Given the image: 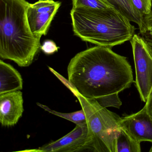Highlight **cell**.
<instances>
[{
  "instance_id": "1",
  "label": "cell",
  "mask_w": 152,
  "mask_h": 152,
  "mask_svg": "<svg viewBox=\"0 0 152 152\" xmlns=\"http://www.w3.org/2000/svg\"><path fill=\"white\" fill-rule=\"evenodd\" d=\"M49 68L70 90L88 99L120 93L135 83L127 58L103 46L87 49L72 58L67 66L68 80Z\"/></svg>"
},
{
  "instance_id": "2",
  "label": "cell",
  "mask_w": 152,
  "mask_h": 152,
  "mask_svg": "<svg viewBox=\"0 0 152 152\" xmlns=\"http://www.w3.org/2000/svg\"><path fill=\"white\" fill-rule=\"evenodd\" d=\"M26 0H0V57L21 67L31 64L41 49V37L30 29Z\"/></svg>"
},
{
  "instance_id": "3",
  "label": "cell",
  "mask_w": 152,
  "mask_h": 152,
  "mask_svg": "<svg viewBox=\"0 0 152 152\" xmlns=\"http://www.w3.org/2000/svg\"><path fill=\"white\" fill-rule=\"evenodd\" d=\"M75 35L83 41L112 48L130 41L136 28L113 8H72L70 12Z\"/></svg>"
},
{
  "instance_id": "4",
  "label": "cell",
  "mask_w": 152,
  "mask_h": 152,
  "mask_svg": "<svg viewBox=\"0 0 152 152\" xmlns=\"http://www.w3.org/2000/svg\"><path fill=\"white\" fill-rule=\"evenodd\" d=\"M85 112L93 137L94 152H114L115 139L120 132L119 115L100 105L96 100L71 91Z\"/></svg>"
},
{
  "instance_id": "5",
  "label": "cell",
  "mask_w": 152,
  "mask_h": 152,
  "mask_svg": "<svg viewBox=\"0 0 152 152\" xmlns=\"http://www.w3.org/2000/svg\"><path fill=\"white\" fill-rule=\"evenodd\" d=\"M136 72V88L145 103L152 92V47L140 34L131 39Z\"/></svg>"
},
{
  "instance_id": "6",
  "label": "cell",
  "mask_w": 152,
  "mask_h": 152,
  "mask_svg": "<svg viewBox=\"0 0 152 152\" xmlns=\"http://www.w3.org/2000/svg\"><path fill=\"white\" fill-rule=\"evenodd\" d=\"M94 152L93 137L88 122L76 127L65 136L37 149L23 151L35 152Z\"/></svg>"
},
{
  "instance_id": "7",
  "label": "cell",
  "mask_w": 152,
  "mask_h": 152,
  "mask_svg": "<svg viewBox=\"0 0 152 152\" xmlns=\"http://www.w3.org/2000/svg\"><path fill=\"white\" fill-rule=\"evenodd\" d=\"M61 5L59 1L39 0L29 4L27 18L30 29L34 35H47L52 20Z\"/></svg>"
},
{
  "instance_id": "8",
  "label": "cell",
  "mask_w": 152,
  "mask_h": 152,
  "mask_svg": "<svg viewBox=\"0 0 152 152\" xmlns=\"http://www.w3.org/2000/svg\"><path fill=\"white\" fill-rule=\"evenodd\" d=\"M119 124L121 129L137 142L152 143V120L145 106L135 113L121 117Z\"/></svg>"
},
{
  "instance_id": "9",
  "label": "cell",
  "mask_w": 152,
  "mask_h": 152,
  "mask_svg": "<svg viewBox=\"0 0 152 152\" xmlns=\"http://www.w3.org/2000/svg\"><path fill=\"white\" fill-rule=\"evenodd\" d=\"M24 112L23 93L20 90L0 94V122L5 127L15 125Z\"/></svg>"
},
{
  "instance_id": "10",
  "label": "cell",
  "mask_w": 152,
  "mask_h": 152,
  "mask_svg": "<svg viewBox=\"0 0 152 152\" xmlns=\"http://www.w3.org/2000/svg\"><path fill=\"white\" fill-rule=\"evenodd\" d=\"M21 74L12 66L0 60V94L23 89Z\"/></svg>"
},
{
  "instance_id": "11",
  "label": "cell",
  "mask_w": 152,
  "mask_h": 152,
  "mask_svg": "<svg viewBox=\"0 0 152 152\" xmlns=\"http://www.w3.org/2000/svg\"><path fill=\"white\" fill-rule=\"evenodd\" d=\"M108 6L124 16L131 22L137 25L139 29L143 26L144 17L133 7L131 0H102Z\"/></svg>"
},
{
  "instance_id": "12",
  "label": "cell",
  "mask_w": 152,
  "mask_h": 152,
  "mask_svg": "<svg viewBox=\"0 0 152 152\" xmlns=\"http://www.w3.org/2000/svg\"><path fill=\"white\" fill-rule=\"evenodd\" d=\"M140 143L131 137L121 129L114 143V152H140Z\"/></svg>"
},
{
  "instance_id": "13",
  "label": "cell",
  "mask_w": 152,
  "mask_h": 152,
  "mask_svg": "<svg viewBox=\"0 0 152 152\" xmlns=\"http://www.w3.org/2000/svg\"><path fill=\"white\" fill-rule=\"evenodd\" d=\"M37 105L45 111L50 113L64 118L66 120L70 121L76 124V125L83 124L87 121V118L85 115V112L83 109L76 112L71 113H62L52 110L50 108L42 104L37 103Z\"/></svg>"
},
{
  "instance_id": "14",
  "label": "cell",
  "mask_w": 152,
  "mask_h": 152,
  "mask_svg": "<svg viewBox=\"0 0 152 152\" xmlns=\"http://www.w3.org/2000/svg\"><path fill=\"white\" fill-rule=\"evenodd\" d=\"M72 8L92 9L112 8L102 0H71Z\"/></svg>"
},
{
  "instance_id": "15",
  "label": "cell",
  "mask_w": 152,
  "mask_h": 152,
  "mask_svg": "<svg viewBox=\"0 0 152 152\" xmlns=\"http://www.w3.org/2000/svg\"><path fill=\"white\" fill-rule=\"evenodd\" d=\"M139 31L140 35L152 47V12L144 17L143 26Z\"/></svg>"
},
{
  "instance_id": "16",
  "label": "cell",
  "mask_w": 152,
  "mask_h": 152,
  "mask_svg": "<svg viewBox=\"0 0 152 152\" xmlns=\"http://www.w3.org/2000/svg\"><path fill=\"white\" fill-rule=\"evenodd\" d=\"M96 100L100 105L106 108L113 107L119 109L122 104L119 97V93L104 96Z\"/></svg>"
},
{
  "instance_id": "17",
  "label": "cell",
  "mask_w": 152,
  "mask_h": 152,
  "mask_svg": "<svg viewBox=\"0 0 152 152\" xmlns=\"http://www.w3.org/2000/svg\"><path fill=\"white\" fill-rule=\"evenodd\" d=\"M135 9L143 17L152 12V0H131Z\"/></svg>"
},
{
  "instance_id": "18",
  "label": "cell",
  "mask_w": 152,
  "mask_h": 152,
  "mask_svg": "<svg viewBox=\"0 0 152 152\" xmlns=\"http://www.w3.org/2000/svg\"><path fill=\"white\" fill-rule=\"evenodd\" d=\"M58 48L54 42L50 40L45 41L41 47V50L47 55H52L57 52Z\"/></svg>"
},
{
  "instance_id": "19",
  "label": "cell",
  "mask_w": 152,
  "mask_h": 152,
  "mask_svg": "<svg viewBox=\"0 0 152 152\" xmlns=\"http://www.w3.org/2000/svg\"><path fill=\"white\" fill-rule=\"evenodd\" d=\"M147 111L152 120V92L150 94L149 97L145 102V104Z\"/></svg>"
},
{
  "instance_id": "20",
  "label": "cell",
  "mask_w": 152,
  "mask_h": 152,
  "mask_svg": "<svg viewBox=\"0 0 152 152\" xmlns=\"http://www.w3.org/2000/svg\"><path fill=\"white\" fill-rule=\"evenodd\" d=\"M149 152H152V147L150 148V150H149Z\"/></svg>"
}]
</instances>
